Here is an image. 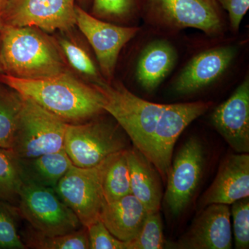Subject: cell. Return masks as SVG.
Segmentation results:
<instances>
[{
  "mask_svg": "<svg viewBox=\"0 0 249 249\" xmlns=\"http://www.w3.org/2000/svg\"><path fill=\"white\" fill-rule=\"evenodd\" d=\"M0 83L68 124H80L106 113L101 92L69 71L41 79H23L1 73Z\"/></svg>",
  "mask_w": 249,
  "mask_h": 249,
  "instance_id": "cell-1",
  "label": "cell"
},
{
  "mask_svg": "<svg viewBox=\"0 0 249 249\" xmlns=\"http://www.w3.org/2000/svg\"><path fill=\"white\" fill-rule=\"evenodd\" d=\"M57 42L34 27L3 26L0 29V64L4 74L41 79L68 71Z\"/></svg>",
  "mask_w": 249,
  "mask_h": 249,
  "instance_id": "cell-2",
  "label": "cell"
},
{
  "mask_svg": "<svg viewBox=\"0 0 249 249\" xmlns=\"http://www.w3.org/2000/svg\"><path fill=\"white\" fill-rule=\"evenodd\" d=\"M91 84L103 95L105 111L124 129L134 147L152 163V139L167 104L142 99L120 82L103 79Z\"/></svg>",
  "mask_w": 249,
  "mask_h": 249,
  "instance_id": "cell-3",
  "label": "cell"
},
{
  "mask_svg": "<svg viewBox=\"0 0 249 249\" xmlns=\"http://www.w3.org/2000/svg\"><path fill=\"white\" fill-rule=\"evenodd\" d=\"M141 17L152 27L167 32L193 28L210 37H218L224 29L217 0H141Z\"/></svg>",
  "mask_w": 249,
  "mask_h": 249,
  "instance_id": "cell-4",
  "label": "cell"
},
{
  "mask_svg": "<svg viewBox=\"0 0 249 249\" xmlns=\"http://www.w3.org/2000/svg\"><path fill=\"white\" fill-rule=\"evenodd\" d=\"M101 116L67 124L64 149L75 166H96L109 156L129 148L130 139L124 129L114 119Z\"/></svg>",
  "mask_w": 249,
  "mask_h": 249,
  "instance_id": "cell-5",
  "label": "cell"
},
{
  "mask_svg": "<svg viewBox=\"0 0 249 249\" xmlns=\"http://www.w3.org/2000/svg\"><path fill=\"white\" fill-rule=\"evenodd\" d=\"M22 108L11 150L20 160L64 149L67 124L22 96Z\"/></svg>",
  "mask_w": 249,
  "mask_h": 249,
  "instance_id": "cell-6",
  "label": "cell"
},
{
  "mask_svg": "<svg viewBox=\"0 0 249 249\" xmlns=\"http://www.w3.org/2000/svg\"><path fill=\"white\" fill-rule=\"evenodd\" d=\"M18 197L21 215L42 235H64L83 227L53 188L24 181Z\"/></svg>",
  "mask_w": 249,
  "mask_h": 249,
  "instance_id": "cell-7",
  "label": "cell"
},
{
  "mask_svg": "<svg viewBox=\"0 0 249 249\" xmlns=\"http://www.w3.org/2000/svg\"><path fill=\"white\" fill-rule=\"evenodd\" d=\"M111 156L91 168L72 165L54 188L84 227L99 220L105 201L103 181Z\"/></svg>",
  "mask_w": 249,
  "mask_h": 249,
  "instance_id": "cell-8",
  "label": "cell"
},
{
  "mask_svg": "<svg viewBox=\"0 0 249 249\" xmlns=\"http://www.w3.org/2000/svg\"><path fill=\"white\" fill-rule=\"evenodd\" d=\"M205 152L202 142L191 137L183 143L171 163L164 202L174 217L181 215L196 194L204 173Z\"/></svg>",
  "mask_w": 249,
  "mask_h": 249,
  "instance_id": "cell-9",
  "label": "cell"
},
{
  "mask_svg": "<svg viewBox=\"0 0 249 249\" xmlns=\"http://www.w3.org/2000/svg\"><path fill=\"white\" fill-rule=\"evenodd\" d=\"M76 0H9L0 11L3 26L34 27L45 32L76 26Z\"/></svg>",
  "mask_w": 249,
  "mask_h": 249,
  "instance_id": "cell-10",
  "label": "cell"
},
{
  "mask_svg": "<svg viewBox=\"0 0 249 249\" xmlns=\"http://www.w3.org/2000/svg\"><path fill=\"white\" fill-rule=\"evenodd\" d=\"M75 11L76 25L94 51L103 78L111 81L121 50L140 28L116 25L88 14L79 6H76Z\"/></svg>",
  "mask_w": 249,
  "mask_h": 249,
  "instance_id": "cell-11",
  "label": "cell"
},
{
  "mask_svg": "<svg viewBox=\"0 0 249 249\" xmlns=\"http://www.w3.org/2000/svg\"><path fill=\"white\" fill-rule=\"evenodd\" d=\"M211 102L167 104L152 139V164L163 181L171 165L174 147L185 129L212 106Z\"/></svg>",
  "mask_w": 249,
  "mask_h": 249,
  "instance_id": "cell-12",
  "label": "cell"
},
{
  "mask_svg": "<svg viewBox=\"0 0 249 249\" xmlns=\"http://www.w3.org/2000/svg\"><path fill=\"white\" fill-rule=\"evenodd\" d=\"M188 231L170 249H231L232 230L229 205L213 204L200 210Z\"/></svg>",
  "mask_w": 249,
  "mask_h": 249,
  "instance_id": "cell-13",
  "label": "cell"
},
{
  "mask_svg": "<svg viewBox=\"0 0 249 249\" xmlns=\"http://www.w3.org/2000/svg\"><path fill=\"white\" fill-rule=\"evenodd\" d=\"M237 53L235 46L222 45L195 55L177 77L173 85V91L186 95L208 88L227 71Z\"/></svg>",
  "mask_w": 249,
  "mask_h": 249,
  "instance_id": "cell-14",
  "label": "cell"
},
{
  "mask_svg": "<svg viewBox=\"0 0 249 249\" xmlns=\"http://www.w3.org/2000/svg\"><path fill=\"white\" fill-rule=\"evenodd\" d=\"M214 128L237 153L249 152V79L247 76L211 115Z\"/></svg>",
  "mask_w": 249,
  "mask_h": 249,
  "instance_id": "cell-15",
  "label": "cell"
},
{
  "mask_svg": "<svg viewBox=\"0 0 249 249\" xmlns=\"http://www.w3.org/2000/svg\"><path fill=\"white\" fill-rule=\"evenodd\" d=\"M249 196V153L231 154L223 160L213 182L201 196L199 209L213 204L231 205Z\"/></svg>",
  "mask_w": 249,
  "mask_h": 249,
  "instance_id": "cell-16",
  "label": "cell"
},
{
  "mask_svg": "<svg viewBox=\"0 0 249 249\" xmlns=\"http://www.w3.org/2000/svg\"><path fill=\"white\" fill-rule=\"evenodd\" d=\"M178 59V51L169 41H151L142 49L137 59V83L147 92H153L173 71Z\"/></svg>",
  "mask_w": 249,
  "mask_h": 249,
  "instance_id": "cell-17",
  "label": "cell"
},
{
  "mask_svg": "<svg viewBox=\"0 0 249 249\" xmlns=\"http://www.w3.org/2000/svg\"><path fill=\"white\" fill-rule=\"evenodd\" d=\"M130 174L131 191L148 214L160 212L163 199L161 178L148 159L135 147L126 150Z\"/></svg>",
  "mask_w": 249,
  "mask_h": 249,
  "instance_id": "cell-18",
  "label": "cell"
},
{
  "mask_svg": "<svg viewBox=\"0 0 249 249\" xmlns=\"http://www.w3.org/2000/svg\"><path fill=\"white\" fill-rule=\"evenodd\" d=\"M147 214L142 202L129 194L113 202L105 201L100 219L116 238L127 242L140 231Z\"/></svg>",
  "mask_w": 249,
  "mask_h": 249,
  "instance_id": "cell-19",
  "label": "cell"
},
{
  "mask_svg": "<svg viewBox=\"0 0 249 249\" xmlns=\"http://www.w3.org/2000/svg\"><path fill=\"white\" fill-rule=\"evenodd\" d=\"M19 160L24 181L53 189L73 165L65 149L36 158Z\"/></svg>",
  "mask_w": 249,
  "mask_h": 249,
  "instance_id": "cell-20",
  "label": "cell"
},
{
  "mask_svg": "<svg viewBox=\"0 0 249 249\" xmlns=\"http://www.w3.org/2000/svg\"><path fill=\"white\" fill-rule=\"evenodd\" d=\"M126 150L114 154L109 159L103 181V196L106 202H113L132 194Z\"/></svg>",
  "mask_w": 249,
  "mask_h": 249,
  "instance_id": "cell-21",
  "label": "cell"
},
{
  "mask_svg": "<svg viewBox=\"0 0 249 249\" xmlns=\"http://www.w3.org/2000/svg\"><path fill=\"white\" fill-rule=\"evenodd\" d=\"M22 103V95L0 83V147L12 148Z\"/></svg>",
  "mask_w": 249,
  "mask_h": 249,
  "instance_id": "cell-22",
  "label": "cell"
},
{
  "mask_svg": "<svg viewBox=\"0 0 249 249\" xmlns=\"http://www.w3.org/2000/svg\"><path fill=\"white\" fill-rule=\"evenodd\" d=\"M23 183L19 159L12 150L0 147V199L13 200L17 197Z\"/></svg>",
  "mask_w": 249,
  "mask_h": 249,
  "instance_id": "cell-23",
  "label": "cell"
},
{
  "mask_svg": "<svg viewBox=\"0 0 249 249\" xmlns=\"http://www.w3.org/2000/svg\"><path fill=\"white\" fill-rule=\"evenodd\" d=\"M26 246L36 249H89L88 229L83 227L70 233L58 235H45L34 231L27 235Z\"/></svg>",
  "mask_w": 249,
  "mask_h": 249,
  "instance_id": "cell-24",
  "label": "cell"
},
{
  "mask_svg": "<svg viewBox=\"0 0 249 249\" xmlns=\"http://www.w3.org/2000/svg\"><path fill=\"white\" fill-rule=\"evenodd\" d=\"M92 12L103 20L131 22L141 17V0H93Z\"/></svg>",
  "mask_w": 249,
  "mask_h": 249,
  "instance_id": "cell-25",
  "label": "cell"
},
{
  "mask_svg": "<svg viewBox=\"0 0 249 249\" xmlns=\"http://www.w3.org/2000/svg\"><path fill=\"white\" fill-rule=\"evenodd\" d=\"M58 45L62 55L66 58L72 68L89 78L90 83H96L105 79L92 59L83 47L64 37L58 39Z\"/></svg>",
  "mask_w": 249,
  "mask_h": 249,
  "instance_id": "cell-26",
  "label": "cell"
},
{
  "mask_svg": "<svg viewBox=\"0 0 249 249\" xmlns=\"http://www.w3.org/2000/svg\"><path fill=\"white\" fill-rule=\"evenodd\" d=\"M165 244L160 212L147 214L137 235L125 242L126 249H161Z\"/></svg>",
  "mask_w": 249,
  "mask_h": 249,
  "instance_id": "cell-27",
  "label": "cell"
},
{
  "mask_svg": "<svg viewBox=\"0 0 249 249\" xmlns=\"http://www.w3.org/2000/svg\"><path fill=\"white\" fill-rule=\"evenodd\" d=\"M232 228L235 248H249V196L235 201L231 204Z\"/></svg>",
  "mask_w": 249,
  "mask_h": 249,
  "instance_id": "cell-28",
  "label": "cell"
},
{
  "mask_svg": "<svg viewBox=\"0 0 249 249\" xmlns=\"http://www.w3.org/2000/svg\"><path fill=\"white\" fill-rule=\"evenodd\" d=\"M89 249H126L125 242L118 240L104 225L101 219L88 228Z\"/></svg>",
  "mask_w": 249,
  "mask_h": 249,
  "instance_id": "cell-29",
  "label": "cell"
},
{
  "mask_svg": "<svg viewBox=\"0 0 249 249\" xmlns=\"http://www.w3.org/2000/svg\"><path fill=\"white\" fill-rule=\"evenodd\" d=\"M0 249H25V244L23 243L18 235L14 219L6 211L0 209Z\"/></svg>",
  "mask_w": 249,
  "mask_h": 249,
  "instance_id": "cell-30",
  "label": "cell"
},
{
  "mask_svg": "<svg viewBox=\"0 0 249 249\" xmlns=\"http://www.w3.org/2000/svg\"><path fill=\"white\" fill-rule=\"evenodd\" d=\"M221 8L229 14L232 30L238 31L241 22L249 9V0H217Z\"/></svg>",
  "mask_w": 249,
  "mask_h": 249,
  "instance_id": "cell-31",
  "label": "cell"
},
{
  "mask_svg": "<svg viewBox=\"0 0 249 249\" xmlns=\"http://www.w3.org/2000/svg\"><path fill=\"white\" fill-rule=\"evenodd\" d=\"M9 0H0V11L3 9Z\"/></svg>",
  "mask_w": 249,
  "mask_h": 249,
  "instance_id": "cell-32",
  "label": "cell"
},
{
  "mask_svg": "<svg viewBox=\"0 0 249 249\" xmlns=\"http://www.w3.org/2000/svg\"><path fill=\"white\" fill-rule=\"evenodd\" d=\"M80 1L82 4H87L89 1V0H80Z\"/></svg>",
  "mask_w": 249,
  "mask_h": 249,
  "instance_id": "cell-33",
  "label": "cell"
},
{
  "mask_svg": "<svg viewBox=\"0 0 249 249\" xmlns=\"http://www.w3.org/2000/svg\"><path fill=\"white\" fill-rule=\"evenodd\" d=\"M3 27L2 22H1V16H0V29Z\"/></svg>",
  "mask_w": 249,
  "mask_h": 249,
  "instance_id": "cell-34",
  "label": "cell"
},
{
  "mask_svg": "<svg viewBox=\"0 0 249 249\" xmlns=\"http://www.w3.org/2000/svg\"><path fill=\"white\" fill-rule=\"evenodd\" d=\"M2 73V70H1V64H0V73Z\"/></svg>",
  "mask_w": 249,
  "mask_h": 249,
  "instance_id": "cell-35",
  "label": "cell"
}]
</instances>
